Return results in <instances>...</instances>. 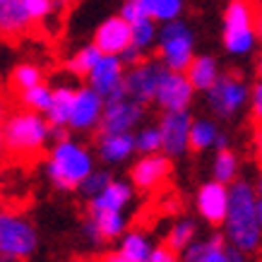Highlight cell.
Returning <instances> with one entry per match:
<instances>
[{
	"mask_svg": "<svg viewBox=\"0 0 262 262\" xmlns=\"http://www.w3.org/2000/svg\"><path fill=\"white\" fill-rule=\"evenodd\" d=\"M216 137H219V127H216L214 120H207V118L192 120V127H190V149H195V151L212 149V147L216 144Z\"/></svg>",
	"mask_w": 262,
	"mask_h": 262,
	"instance_id": "25",
	"label": "cell"
},
{
	"mask_svg": "<svg viewBox=\"0 0 262 262\" xmlns=\"http://www.w3.org/2000/svg\"><path fill=\"white\" fill-rule=\"evenodd\" d=\"M34 24V17L22 0H0V34L19 36Z\"/></svg>",
	"mask_w": 262,
	"mask_h": 262,
	"instance_id": "19",
	"label": "cell"
},
{
	"mask_svg": "<svg viewBox=\"0 0 262 262\" xmlns=\"http://www.w3.org/2000/svg\"><path fill=\"white\" fill-rule=\"evenodd\" d=\"M120 60H123L125 65H130V68H133V65H137V63H142V60H144V48L135 46V43H130V46L120 53Z\"/></svg>",
	"mask_w": 262,
	"mask_h": 262,
	"instance_id": "36",
	"label": "cell"
},
{
	"mask_svg": "<svg viewBox=\"0 0 262 262\" xmlns=\"http://www.w3.org/2000/svg\"><path fill=\"white\" fill-rule=\"evenodd\" d=\"M127 219L123 216V212L116 209H103V212H92L87 224V236L94 243L99 241H113L125 233Z\"/></svg>",
	"mask_w": 262,
	"mask_h": 262,
	"instance_id": "18",
	"label": "cell"
},
{
	"mask_svg": "<svg viewBox=\"0 0 262 262\" xmlns=\"http://www.w3.org/2000/svg\"><path fill=\"white\" fill-rule=\"evenodd\" d=\"M257 195H260V200H262V178H260V183H257Z\"/></svg>",
	"mask_w": 262,
	"mask_h": 262,
	"instance_id": "45",
	"label": "cell"
},
{
	"mask_svg": "<svg viewBox=\"0 0 262 262\" xmlns=\"http://www.w3.org/2000/svg\"><path fill=\"white\" fill-rule=\"evenodd\" d=\"M185 72H188L192 87L198 89V92L212 89V84L219 80V65H216V60L212 56H195L190 68Z\"/></svg>",
	"mask_w": 262,
	"mask_h": 262,
	"instance_id": "23",
	"label": "cell"
},
{
	"mask_svg": "<svg viewBox=\"0 0 262 262\" xmlns=\"http://www.w3.org/2000/svg\"><path fill=\"white\" fill-rule=\"evenodd\" d=\"M19 99H22V103L27 106V108L46 113L48 106H51V101H53V92H51L43 82H39V84H34V87L19 92Z\"/></svg>",
	"mask_w": 262,
	"mask_h": 262,
	"instance_id": "28",
	"label": "cell"
},
{
	"mask_svg": "<svg viewBox=\"0 0 262 262\" xmlns=\"http://www.w3.org/2000/svg\"><path fill=\"white\" fill-rule=\"evenodd\" d=\"M250 99V89L238 75H219V80L207 89V103L219 118H231Z\"/></svg>",
	"mask_w": 262,
	"mask_h": 262,
	"instance_id": "7",
	"label": "cell"
},
{
	"mask_svg": "<svg viewBox=\"0 0 262 262\" xmlns=\"http://www.w3.org/2000/svg\"><path fill=\"white\" fill-rule=\"evenodd\" d=\"M250 103H253V116L262 123V80L255 84V89L250 92Z\"/></svg>",
	"mask_w": 262,
	"mask_h": 262,
	"instance_id": "38",
	"label": "cell"
},
{
	"mask_svg": "<svg viewBox=\"0 0 262 262\" xmlns=\"http://www.w3.org/2000/svg\"><path fill=\"white\" fill-rule=\"evenodd\" d=\"M142 8L147 15L157 22H173L183 12V0H142Z\"/></svg>",
	"mask_w": 262,
	"mask_h": 262,
	"instance_id": "27",
	"label": "cell"
},
{
	"mask_svg": "<svg viewBox=\"0 0 262 262\" xmlns=\"http://www.w3.org/2000/svg\"><path fill=\"white\" fill-rule=\"evenodd\" d=\"M99 157L108 164L125 161L137 149L135 137L130 133H99Z\"/></svg>",
	"mask_w": 262,
	"mask_h": 262,
	"instance_id": "20",
	"label": "cell"
},
{
	"mask_svg": "<svg viewBox=\"0 0 262 262\" xmlns=\"http://www.w3.org/2000/svg\"><path fill=\"white\" fill-rule=\"evenodd\" d=\"M41 82V70L36 65H17L15 70H12V77H10V84L15 92H24V89L34 87V84H39Z\"/></svg>",
	"mask_w": 262,
	"mask_h": 262,
	"instance_id": "32",
	"label": "cell"
},
{
	"mask_svg": "<svg viewBox=\"0 0 262 262\" xmlns=\"http://www.w3.org/2000/svg\"><path fill=\"white\" fill-rule=\"evenodd\" d=\"M255 5L250 0H229L224 12V48L231 56H248L260 41Z\"/></svg>",
	"mask_w": 262,
	"mask_h": 262,
	"instance_id": "4",
	"label": "cell"
},
{
	"mask_svg": "<svg viewBox=\"0 0 262 262\" xmlns=\"http://www.w3.org/2000/svg\"><path fill=\"white\" fill-rule=\"evenodd\" d=\"M111 181L113 178L106 173V171H92V176L80 185V190L84 192V198L87 200H92V198H96L99 192L106 190V185H108Z\"/></svg>",
	"mask_w": 262,
	"mask_h": 262,
	"instance_id": "34",
	"label": "cell"
},
{
	"mask_svg": "<svg viewBox=\"0 0 262 262\" xmlns=\"http://www.w3.org/2000/svg\"><path fill=\"white\" fill-rule=\"evenodd\" d=\"M212 176H214V181H222L226 185L236 181V176H238V157L229 147L226 149H216L214 164H212Z\"/></svg>",
	"mask_w": 262,
	"mask_h": 262,
	"instance_id": "26",
	"label": "cell"
},
{
	"mask_svg": "<svg viewBox=\"0 0 262 262\" xmlns=\"http://www.w3.org/2000/svg\"><path fill=\"white\" fill-rule=\"evenodd\" d=\"M130 200H133V188H130L127 183L111 181L108 185H106V190L89 200V212H103V209L123 212Z\"/></svg>",
	"mask_w": 262,
	"mask_h": 262,
	"instance_id": "21",
	"label": "cell"
},
{
	"mask_svg": "<svg viewBox=\"0 0 262 262\" xmlns=\"http://www.w3.org/2000/svg\"><path fill=\"white\" fill-rule=\"evenodd\" d=\"M185 260L188 262H241L243 253L233 248L226 241V236H209L207 241H192L185 248Z\"/></svg>",
	"mask_w": 262,
	"mask_h": 262,
	"instance_id": "14",
	"label": "cell"
},
{
	"mask_svg": "<svg viewBox=\"0 0 262 262\" xmlns=\"http://www.w3.org/2000/svg\"><path fill=\"white\" fill-rule=\"evenodd\" d=\"M195 92H198V89L192 87L190 77H188L185 72L166 68L164 75H161V82H159V89H157L154 101L159 103L164 111H183V108L190 106Z\"/></svg>",
	"mask_w": 262,
	"mask_h": 262,
	"instance_id": "9",
	"label": "cell"
},
{
	"mask_svg": "<svg viewBox=\"0 0 262 262\" xmlns=\"http://www.w3.org/2000/svg\"><path fill=\"white\" fill-rule=\"evenodd\" d=\"M137 151L142 154H154V151L164 149V137H161V127H144L135 137Z\"/></svg>",
	"mask_w": 262,
	"mask_h": 262,
	"instance_id": "33",
	"label": "cell"
},
{
	"mask_svg": "<svg viewBox=\"0 0 262 262\" xmlns=\"http://www.w3.org/2000/svg\"><path fill=\"white\" fill-rule=\"evenodd\" d=\"M149 255H151L149 241L144 238L142 233L130 231V233H125V238L120 243V250L113 255V260L116 262H149Z\"/></svg>",
	"mask_w": 262,
	"mask_h": 262,
	"instance_id": "24",
	"label": "cell"
},
{
	"mask_svg": "<svg viewBox=\"0 0 262 262\" xmlns=\"http://www.w3.org/2000/svg\"><path fill=\"white\" fill-rule=\"evenodd\" d=\"M72 106H75V89H70V87L53 89V101H51V106H48V111H46L48 123L58 127H70Z\"/></svg>",
	"mask_w": 262,
	"mask_h": 262,
	"instance_id": "22",
	"label": "cell"
},
{
	"mask_svg": "<svg viewBox=\"0 0 262 262\" xmlns=\"http://www.w3.org/2000/svg\"><path fill=\"white\" fill-rule=\"evenodd\" d=\"M176 250L171 246H159V248H151V255H149V262H173L176 260Z\"/></svg>",
	"mask_w": 262,
	"mask_h": 262,
	"instance_id": "37",
	"label": "cell"
},
{
	"mask_svg": "<svg viewBox=\"0 0 262 262\" xmlns=\"http://www.w3.org/2000/svg\"><path fill=\"white\" fill-rule=\"evenodd\" d=\"M130 27H133V43L144 48V51H147V48L157 41V36H159V32H157V19H151L149 15L135 19Z\"/></svg>",
	"mask_w": 262,
	"mask_h": 262,
	"instance_id": "31",
	"label": "cell"
},
{
	"mask_svg": "<svg viewBox=\"0 0 262 262\" xmlns=\"http://www.w3.org/2000/svg\"><path fill=\"white\" fill-rule=\"evenodd\" d=\"M3 147H5V130L0 127V151H3Z\"/></svg>",
	"mask_w": 262,
	"mask_h": 262,
	"instance_id": "41",
	"label": "cell"
},
{
	"mask_svg": "<svg viewBox=\"0 0 262 262\" xmlns=\"http://www.w3.org/2000/svg\"><path fill=\"white\" fill-rule=\"evenodd\" d=\"M257 36H260V41H262V17L257 19Z\"/></svg>",
	"mask_w": 262,
	"mask_h": 262,
	"instance_id": "44",
	"label": "cell"
},
{
	"mask_svg": "<svg viewBox=\"0 0 262 262\" xmlns=\"http://www.w3.org/2000/svg\"><path fill=\"white\" fill-rule=\"evenodd\" d=\"M231 188L222 181H209L198 190V212L207 224L219 226L226 222L229 214Z\"/></svg>",
	"mask_w": 262,
	"mask_h": 262,
	"instance_id": "13",
	"label": "cell"
},
{
	"mask_svg": "<svg viewBox=\"0 0 262 262\" xmlns=\"http://www.w3.org/2000/svg\"><path fill=\"white\" fill-rule=\"evenodd\" d=\"M229 200V214H226V241L233 248H238L243 255L257 253L262 246V226L257 219V202L260 195L250 183L233 181Z\"/></svg>",
	"mask_w": 262,
	"mask_h": 262,
	"instance_id": "1",
	"label": "cell"
},
{
	"mask_svg": "<svg viewBox=\"0 0 262 262\" xmlns=\"http://www.w3.org/2000/svg\"><path fill=\"white\" fill-rule=\"evenodd\" d=\"M166 70L164 60H142L130 68V72H125V92L127 96H133L137 101L149 103L154 101L157 96V89H159L161 75Z\"/></svg>",
	"mask_w": 262,
	"mask_h": 262,
	"instance_id": "11",
	"label": "cell"
},
{
	"mask_svg": "<svg viewBox=\"0 0 262 262\" xmlns=\"http://www.w3.org/2000/svg\"><path fill=\"white\" fill-rule=\"evenodd\" d=\"M144 118V103L133 96L108 99L103 108V118L99 123L101 133H133V127Z\"/></svg>",
	"mask_w": 262,
	"mask_h": 262,
	"instance_id": "10",
	"label": "cell"
},
{
	"mask_svg": "<svg viewBox=\"0 0 262 262\" xmlns=\"http://www.w3.org/2000/svg\"><path fill=\"white\" fill-rule=\"evenodd\" d=\"M48 178L58 190H77L94 171V161L82 144L60 140L48 157Z\"/></svg>",
	"mask_w": 262,
	"mask_h": 262,
	"instance_id": "3",
	"label": "cell"
},
{
	"mask_svg": "<svg viewBox=\"0 0 262 262\" xmlns=\"http://www.w3.org/2000/svg\"><path fill=\"white\" fill-rule=\"evenodd\" d=\"M195 233H198V226H195V222H190V219H183V222H178L173 229L168 231L166 243L173 248L176 253H185V248H188L192 241H195Z\"/></svg>",
	"mask_w": 262,
	"mask_h": 262,
	"instance_id": "30",
	"label": "cell"
},
{
	"mask_svg": "<svg viewBox=\"0 0 262 262\" xmlns=\"http://www.w3.org/2000/svg\"><path fill=\"white\" fill-rule=\"evenodd\" d=\"M68 3H70V0H53V8H63Z\"/></svg>",
	"mask_w": 262,
	"mask_h": 262,
	"instance_id": "40",
	"label": "cell"
},
{
	"mask_svg": "<svg viewBox=\"0 0 262 262\" xmlns=\"http://www.w3.org/2000/svg\"><path fill=\"white\" fill-rule=\"evenodd\" d=\"M22 3L29 10V15L34 17V22H41L53 12V0H22Z\"/></svg>",
	"mask_w": 262,
	"mask_h": 262,
	"instance_id": "35",
	"label": "cell"
},
{
	"mask_svg": "<svg viewBox=\"0 0 262 262\" xmlns=\"http://www.w3.org/2000/svg\"><path fill=\"white\" fill-rule=\"evenodd\" d=\"M3 116H5V108H3V99H0V120H3Z\"/></svg>",
	"mask_w": 262,
	"mask_h": 262,
	"instance_id": "46",
	"label": "cell"
},
{
	"mask_svg": "<svg viewBox=\"0 0 262 262\" xmlns=\"http://www.w3.org/2000/svg\"><path fill=\"white\" fill-rule=\"evenodd\" d=\"M216 149H226L229 147V137L224 135V133H219V137H216V144H214Z\"/></svg>",
	"mask_w": 262,
	"mask_h": 262,
	"instance_id": "39",
	"label": "cell"
},
{
	"mask_svg": "<svg viewBox=\"0 0 262 262\" xmlns=\"http://www.w3.org/2000/svg\"><path fill=\"white\" fill-rule=\"evenodd\" d=\"M257 219H260V226H262V200L257 202Z\"/></svg>",
	"mask_w": 262,
	"mask_h": 262,
	"instance_id": "43",
	"label": "cell"
},
{
	"mask_svg": "<svg viewBox=\"0 0 262 262\" xmlns=\"http://www.w3.org/2000/svg\"><path fill=\"white\" fill-rule=\"evenodd\" d=\"M39 236L29 222L12 212H0V257L3 260H27L36 253Z\"/></svg>",
	"mask_w": 262,
	"mask_h": 262,
	"instance_id": "6",
	"label": "cell"
},
{
	"mask_svg": "<svg viewBox=\"0 0 262 262\" xmlns=\"http://www.w3.org/2000/svg\"><path fill=\"white\" fill-rule=\"evenodd\" d=\"M125 63L120 60V56H111V53H103L99 58V63L92 68V72L87 75L89 87L99 92V94L108 101V99H120L127 96L125 92Z\"/></svg>",
	"mask_w": 262,
	"mask_h": 262,
	"instance_id": "8",
	"label": "cell"
},
{
	"mask_svg": "<svg viewBox=\"0 0 262 262\" xmlns=\"http://www.w3.org/2000/svg\"><path fill=\"white\" fill-rule=\"evenodd\" d=\"M101 56H103L101 48L94 43V46H87V48H82L80 53H75L72 60L68 63V68H70L72 75H77V77H87L89 72H92V68L99 63V58Z\"/></svg>",
	"mask_w": 262,
	"mask_h": 262,
	"instance_id": "29",
	"label": "cell"
},
{
	"mask_svg": "<svg viewBox=\"0 0 262 262\" xmlns=\"http://www.w3.org/2000/svg\"><path fill=\"white\" fill-rule=\"evenodd\" d=\"M5 147L12 157H22V159H32L36 157L43 144L48 142V137L53 135L51 123H48L46 113L41 116L39 111H22V113H12L5 120Z\"/></svg>",
	"mask_w": 262,
	"mask_h": 262,
	"instance_id": "2",
	"label": "cell"
},
{
	"mask_svg": "<svg viewBox=\"0 0 262 262\" xmlns=\"http://www.w3.org/2000/svg\"><path fill=\"white\" fill-rule=\"evenodd\" d=\"M168 159H171L168 154H159V151L144 154L142 159L133 166V183H135V188H140L144 192H151L157 190L159 185H164V181L171 176V161Z\"/></svg>",
	"mask_w": 262,
	"mask_h": 262,
	"instance_id": "16",
	"label": "cell"
},
{
	"mask_svg": "<svg viewBox=\"0 0 262 262\" xmlns=\"http://www.w3.org/2000/svg\"><path fill=\"white\" fill-rule=\"evenodd\" d=\"M161 137H164V151L168 157H183L190 149V127L192 118L188 108L183 111H166L161 116Z\"/></svg>",
	"mask_w": 262,
	"mask_h": 262,
	"instance_id": "12",
	"label": "cell"
},
{
	"mask_svg": "<svg viewBox=\"0 0 262 262\" xmlns=\"http://www.w3.org/2000/svg\"><path fill=\"white\" fill-rule=\"evenodd\" d=\"M257 77L262 80V53H260V58H257Z\"/></svg>",
	"mask_w": 262,
	"mask_h": 262,
	"instance_id": "42",
	"label": "cell"
},
{
	"mask_svg": "<svg viewBox=\"0 0 262 262\" xmlns=\"http://www.w3.org/2000/svg\"><path fill=\"white\" fill-rule=\"evenodd\" d=\"M159 58L171 70H188L195 58V34L185 22H164L157 36Z\"/></svg>",
	"mask_w": 262,
	"mask_h": 262,
	"instance_id": "5",
	"label": "cell"
},
{
	"mask_svg": "<svg viewBox=\"0 0 262 262\" xmlns=\"http://www.w3.org/2000/svg\"><path fill=\"white\" fill-rule=\"evenodd\" d=\"M103 108H106V99L92 87L77 89L75 92V106H72V130H92L101 123Z\"/></svg>",
	"mask_w": 262,
	"mask_h": 262,
	"instance_id": "15",
	"label": "cell"
},
{
	"mask_svg": "<svg viewBox=\"0 0 262 262\" xmlns=\"http://www.w3.org/2000/svg\"><path fill=\"white\" fill-rule=\"evenodd\" d=\"M94 43L101 48V53H111V56H120L130 43H133V27L125 17H111L96 29Z\"/></svg>",
	"mask_w": 262,
	"mask_h": 262,
	"instance_id": "17",
	"label": "cell"
}]
</instances>
